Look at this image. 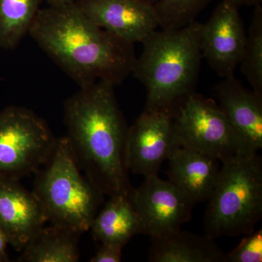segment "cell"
Instances as JSON below:
<instances>
[{"label": "cell", "mask_w": 262, "mask_h": 262, "mask_svg": "<svg viewBox=\"0 0 262 262\" xmlns=\"http://www.w3.org/2000/svg\"><path fill=\"white\" fill-rule=\"evenodd\" d=\"M215 94L245 152L257 153L262 149V96L246 89L234 76L224 78Z\"/></svg>", "instance_id": "4fadbf2b"}, {"label": "cell", "mask_w": 262, "mask_h": 262, "mask_svg": "<svg viewBox=\"0 0 262 262\" xmlns=\"http://www.w3.org/2000/svg\"><path fill=\"white\" fill-rule=\"evenodd\" d=\"M123 247L118 245L101 243V246L91 262H120L122 259V250Z\"/></svg>", "instance_id": "7402d4cb"}, {"label": "cell", "mask_w": 262, "mask_h": 262, "mask_svg": "<svg viewBox=\"0 0 262 262\" xmlns=\"http://www.w3.org/2000/svg\"><path fill=\"white\" fill-rule=\"evenodd\" d=\"M208 201L206 235L215 239L252 233L262 218V161L258 152H239L221 162Z\"/></svg>", "instance_id": "5b68a950"}, {"label": "cell", "mask_w": 262, "mask_h": 262, "mask_svg": "<svg viewBox=\"0 0 262 262\" xmlns=\"http://www.w3.org/2000/svg\"><path fill=\"white\" fill-rule=\"evenodd\" d=\"M35 173L32 192L48 222L80 235L90 230L105 195L81 173L66 136L56 139L47 161Z\"/></svg>", "instance_id": "277c9868"}, {"label": "cell", "mask_w": 262, "mask_h": 262, "mask_svg": "<svg viewBox=\"0 0 262 262\" xmlns=\"http://www.w3.org/2000/svg\"><path fill=\"white\" fill-rule=\"evenodd\" d=\"M75 2V0H47L48 5L68 4Z\"/></svg>", "instance_id": "d4e9b609"}, {"label": "cell", "mask_w": 262, "mask_h": 262, "mask_svg": "<svg viewBox=\"0 0 262 262\" xmlns=\"http://www.w3.org/2000/svg\"><path fill=\"white\" fill-rule=\"evenodd\" d=\"M42 0H0V48L14 49L21 42Z\"/></svg>", "instance_id": "ac0fdd59"}, {"label": "cell", "mask_w": 262, "mask_h": 262, "mask_svg": "<svg viewBox=\"0 0 262 262\" xmlns=\"http://www.w3.org/2000/svg\"><path fill=\"white\" fill-rule=\"evenodd\" d=\"M91 21L134 44L159 27L154 5L140 0H75Z\"/></svg>", "instance_id": "8fae6325"}, {"label": "cell", "mask_w": 262, "mask_h": 262, "mask_svg": "<svg viewBox=\"0 0 262 262\" xmlns=\"http://www.w3.org/2000/svg\"><path fill=\"white\" fill-rule=\"evenodd\" d=\"M173 130L180 147L199 151L220 162L237 153H246L220 105L195 93L174 110Z\"/></svg>", "instance_id": "52a82bcc"}, {"label": "cell", "mask_w": 262, "mask_h": 262, "mask_svg": "<svg viewBox=\"0 0 262 262\" xmlns=\"http://www.w3.org/2000/svg\"><path fill=\"white\" fill-rule=\"evenodd\" d=\"M131 195L110 196L90 227L95 241L124 247L134 236L142 233Z\"/></svg>", "instance_id": "2e32d148"}, {"label": "cell", "mask_w": 262, "mask_h": 262, "mask_svg": "<svg viewBox=\"0 0 262 262\" xmlns=\"http://www.w3.org/2000/svg\"><path fill=\"white\" fill-rule=\"evenodd\" d=\"M262 229L253 231L241 241L238 246L225 254L224 262H261Z\"/></svg>", "instance_id": "44dd1931"}, {"label": "cell", "mask_w": 262, "mask_h": 262, "mask_svg": "<svg viewBox=\"0 0 262 262\" xmlns=\"http://www.w3.org/2000/svg\"><path fill=\"white\" fill-rule=\"evenodd\" d=\"M149 261L152 262H224L225 253L208 236L182 229L152 237Z\"/></svg>", "instance_id": "9a60e30c"}, {"label": "cell", "mask_w": 262, "mask_h": 262, "mask_svg": "<svg viewBox=\"0 0 262 262\" xmlns=\"http://www.w3.org/2000/svg\"><path fill=\"white\" fill-rule=\"evenodd\" d=\"M115 85L97 81L65 101L67 141L76 163L104 195H131L125 160L127 128Z\"/></svg>", "instance_id": "7a4b0ae2"}, {"label": "cell", "mask_w": 262, "mask_h": 262, "mask_svg": "<svg viewBox=\"0 0 262 262\" xmlns=\"http://www.w3.org/2000/svg\"><path fill=\"white\" fill-rule=\"evenodd\" d=\"M211 0H157L153 4L159 27L176 29L195 21L202 10Z\"/></svg>", "instance_id": "ffe728a7"}, {"label": "cell", "mask_w": 262, "mask_h": 262, "mask_svg": "<svg viewBox=\"0 0 262 262\" xmlns=\"http://www.w3.org/2000/svg\"><path fill=\"white\" fill-rule=\"evenodd\" d=\"M227 3L238 8L241 6H256L261 5V0H225Z\"/></svg>", "instance_id": "cb8c5ba5"}, {"label": "cell", "mask_w": 262, "mask_h": 262, "mask_svg": "<svg viewBox=\"0 0 262 262\" xmlns=\"http://www.w3.org/2000/svg\"><path fill=\"white\" fill-rule=\"evenodd\" d=\"M202 24L155 30L143 41L132 73L146 90L145 110L173 113L194 93L202 56Z\"/></svg>", "instance_id": "3957f363"}, {"label": "cell", "mask_w": 262, "mask_h": 262, "mask_svg": "<svg viewBox=\"0 0 262 262\" xmlns=\"http://www.w3.org/2000/svg\"><path fill=\"white\" fill-rule=\"evenodd\" d=\"M173 113L143 112L127 130L125 145L127 168L144 177L158 175L165 160L180 146L173 130Z\"/></svg>", "instance_id": "9c48e42d"}, {"label": "cell", "mask_w": 262, "mask_h": 262, "mask_svg": "<svg viewBox=\"0 0 262 262\" xmlns=\"http://www.w3.org/2000/svg\"><path fill=\"white\" fill-rule=\"evenodd\" d=\"M168 160V181L194 204L208 201L220 175V160L184 147L176 149Z\"/></svg>", "instance_id": "5bb4252c"}, {"label": "cell", "mask_w": 262, "mask_h": 262, "mask_svg": "<svg viewBox=\"0 0 262 262\" xmlns=\"http://www.w3.org/2000/svg\"><path fill=\"white\" fill-rule=\"evenodd\" d=\"M28 34L80 89L122 83L135 64L134 44L91 21L75 2L41 8Z\"/></svg>", "instance_id": "6da1fadb"}, {"label": "cell", "mask_w": 262, "mask_h": 262, "mask_svg": "<svg viewBox=\"0 0 262 262\" xmlns=\"http://www.w3.org/2000/svg\"><path fill=\"white\" fill-rule=\"evenodd\" d=\"M80 234L56 226L43 227L22 250L20 262H77Z\"/></svg>", "instance_id": "e0dca14e"}, {"label": "cell", "mask_w": 262, "mask_h": 262, "mask_svg": "<svg viewBox=\"0 0 262 262\" xmlns=\"http://www.w3.org/2000/svg\"><path fill=\"white\" fill-rule=\"evenodd\" d=\"M131 199L140 220L141 234L151 238L181 229L192 218L195 206L170 181L158 175L146 177L140 187L134 189Z\"/></svg>", "instance_id": "ba28073f"}, {"label": "cell", "mask_w": 262, "mask_h": 262, "mask_svg": "<svg viewBox=\"0 0 262 262\" xmlns=\"http://www.w3.org/2000/svg\"><path fill=\"white\" fill-rule=\"evenodd\" d=\"M140 1L146 2V3H151V4H154V3H155V2L157 1V0H140Z\"/></svg>", "instance_id": "484cf974"}, {"label": "cell", "mask_w": 262, "mask_h": 262, "mask_svg": "<svg viewBox=\"0 0 262 262\" xmlns=\"http://www.w3.org/2000/svg\"><path fill=\"white\" fill-rule=\"evenodd\" d=\"M246 35L238 8L225 0L217 5L209 20L202 24V56L222 78L234 76L244 53Z\"/></svg>", "instance_id": "30bf717a"}, {"label": "cell", "mask_w": 262, "mask_h": 262, "mask_svg": "<svg viewBox=\"0 0 262 262\" xmlns=\"http://www.w3.org/2000/svg\"><path fill=\"white\" fill-rule=\"evenodd\" d=\"M8 241L5 237L3 229L0 227V262L9 261L8 253H7V246H8Z\"/></svg>", "instance_id": "603a6c76"}, {"label": "cell", "mask_w": 262, "mask_h": 262, "mask_svg": "<svg viewBox=\"0 0 262 262\" xmlns=\"http://www.w3.org/2000/svg\"><path fill=\"white\" fill-rule=\"evenodd\" d=\"M56 138L32 110L9 106L0 112V179L36 173L51 155Z\"/></svg>", "instance_id": "8992f818"}, {"label": "cell", "mask_w": 262, "mask_h": 262, "mask_svg": "<svg viewBox=\"0 0 262 262\" xmlns=\"http://www.w3.org/2000/svg\"><path fill=\"white\" fill-rule=\"evenodd\" d=\"M48 220L42 206L33 192L18 180L0 179V227L8 244L21 252Z\"/></svg>", "instance_id": "7c38bea8"}, {"label": "cell", "mask_w": 262, "mask_h": 262, "mask_svg": "<svg viewBox=\"0 0 262 262\" xmlns=\"http://www.w3.org/2000/svg\"><path fill=\"white\" fill-rule=\"evenodd\" d=\"M254 8L239 65L252 91L262 96V8Z\"/></svg>", "instance_id": "d6986e66"}]
</instances>
